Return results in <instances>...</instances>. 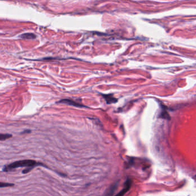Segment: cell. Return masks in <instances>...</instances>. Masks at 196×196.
I'll use <instances>...</instances> for the list:
<instances>
[{"label": "cell", "instance_id": "obj_7", "mask_svg": "<svg viewBox=\"0 0 196 196\" xmlns=\"http://www.w3.org/2000/svg\"><path fill=\"white\" fill-rule=\"evenodd\" d=\"M13 185H14V184H9V183H5V182H0V188H6V187H10V186H13Z\"/></svg>", "mask_w": 196, "mask_h": 196}, {"label": "cell", "instance_id": "obj_6", "mask_svg": "<svg viewBox=\"0 0 196 196\" xmlns=\"http://www.w3.org/2000/svg\"><path fill=\"white\" fill-rule=\"evenodd\" d=\"M12 136V135L8 133H0V140H5L10 138Z\"/></svg>", "mask_w": 196, "mask_h": 196}, {"label": "cell", "instance_id": "obj_4", "mask_svg": "<svg viewBox=\"0 0 196 196\" xmlns=\"http://www.w3.org/2000/svg\"><path fill=\"white\" fill-rule=\"evenodd\" d=\"M131 182L130 181H127L126 182V184H125V186L124 187V188L120 192H119L117 195H116L115 196H123L127 192V191L130 188V186H131Z\"/></svg>", "mask_w": 196, "mask_h": 196}, {"label": "cell", "instance_id": "obj_3", "mask_svg": "<svg viewBox=\"0 0 196 196\" xmlns=\"http://www.w3.org/2000/svg\"><path fill=\"white\" fill-rule=\"evenodd\" d=\"M103 97L105 98L108 104L116 103L117 102V99L115 98L113 95H103Z\"/></svg>", "mask_w": 196, "mask_h": 196}, {"label": "cell", "instance_id": "obj_1", "mask_svg": "<svg viewBox=\"0 0 196 196\" xmlns=\"http://www.w3.org/2000/svg\"><path fill=\"white\" fill-rule=\"evenodd\" d=\"M43 165V164L37 163L33 160L26 159V160H21L18 161L14 162H13L8 165L4 166L3 170L4 171H9L18 168V167H27V168H32L33 169L36 166Z\"/></svg>", "mask_w": 196, "mask_h": 196}, {"label": "cell", "instance_id": "obj_2", "mask_svg": "<svg viewBox=\"0 0 196 196\" xmlns=\"http://www.w3.org/2000/svg\"><path fill=\"white\" fill-rule=\"evenodd\" d=\"M58 103H66L67 105H73L74 106H77V107H84V106L74 100L70 99H61L60 101H59L58 102Z\"/></svg>", "mask_w": 196, "mask_h": 196}, {"label": "cell", "instance_id": "obj_8", "mask_svg": "<svg viewBox=\"0 0 196 196\" xmlns=\"http://www.w3.org/2000/svg\"><path fill=\"white\" fill-rule=\"evenodd\" d=\"M31 132V131L29 130H27V131H23L21 133H30Z\"/></svg>", "mask_w": 196, "mask_h": 196}, {"label": "cell", "instance_id": "obj_5", "mask_svg": "<svg viewBox=\"0 0 196 196\" xmlns=\"http://www.w3.org/2000/svg\"><path fill=\"white\" fill-rule=\"evenodd\" d=\"M19 37L24 39H35L36 38V35L33 33H25L21 35Z\"/></svg>", "mask_w": 196, "mask_h": 196}]
</instances>
